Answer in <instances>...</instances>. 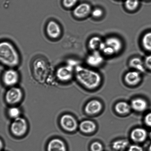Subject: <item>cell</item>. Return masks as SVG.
Wrapping results in <instances>:
<instances>
[{"instance_id":"obj_1","label":"cell","mask_w":151,"mask_h":151,"mask_svg":"<svg viewBox=\"0 0 151 151\" xmlns=\"http://www.w3.org/2000/svg\"><path fill=\"white\" fill-rule=\"evenodd\" d=\"M75 74L77 81L87 88L93 89L97 88L101 82L100 74L89 68L78 65L75 68Z\"/></svg>"},{"instance_id":"obj_2","label":"cell","mask_w":151,"mask_h":151,"mask_svg":"<svg viewBox=\"0 0 151 151\" xmlns=\"http://www.w3.org/2000/svg\"><path fill=\"white\" fill-rule=\"evenodd\" d=\"M0 60L3 65L9 68L19 65L20 57L18 52L11 42L3 41L0 44Z\"/></svg>"},{"instance_id":"obj_3","label":"cell","mask_w":151,"mask_h":151,"mask_svg":"<svg viewBox=\"0 0 151 151\" xmlns=\"http://www.w3.org/2000/svg\"><path fill=\"white\" fill-rule=\"evenodd\" d=\"M124 47L123 41L120 38L111 35L103 40L99 51L105 57H112L120 54Z\"/></svg>"},{"instance_id":"obj_4","label":"cell","mask_w":151,"mask_h":151,"mask_svg":"<svg viewBox=\"0 0 151 151\" xmlns=\"http://www.w3.org/2000/svg\"><path fill=\"white\" fill-rule=\"evenodd\" d=\"M28 125L24 118L19 117L13 119L10 127V131L13 135L16 137H22L27 132Z\"/></svg>"},{"instance_id":"obj_5","label":"cell","mask_w":151,"mask_h":151,"mask_svg":"<svg viewBox=\"0 0 151 151\" xmlns=\"http://www.w3.org/2000/svg\"><path fill=\"white\" fill-rule=\"evenodd\" d=\"M23 97V91L19 87H11L6 92V102L10 105H14L20 103Z\"/></svg>"},{"instance_id":"obj_6","label":"cell","mask_w":151,"mask_h":151,"mask_svg":"<svg viewBox=\"0 0 151 151\" xmlns=\"http://www.w3.org/2000/svg\"><path fill=\"white\" fill-rule=\"evenodd\" d=\"M86 63L92 68H98L105 63V56L99 50L91 51L86 59Z\"/></svg>"},{"instance_id":"obj_7","label":"cell","mask_w":151,"mask_h":151,"mask_svg":"<svg viewBox=\"0 0 151 151\" xmlns=\"http://www.w3.org/2000/svg\"><path fill=\"white\" fill-rule=\"evenodd\" d=\"M60 123L62 128L69 132H73L78 127V122L73 115L65 114L60 118Z\"/></svg>"},{"instance_id":"obj_8","label":"cell","mask_w":151,"mask_h":151,"mask_svg":"<svg viewBox=\"0 0 151 151\" xmlns=\"http://www.w3.org/2000/svg\"><path fill=\"white\" fill-rule=\"evenodd\" d=\"M75 70L73 65L71 64L60 66L56 71V77L60 81L68 82L73 78Z\"/></svg>"},{"instance_id":"obj_9","label":"cell","mask_w":151,"mask_h":151,"mask_svg":"<svg viewBox=\"0 0 151 151\" xmlns=\"http://www.w3.org/2000/svg\"><path fill=\"white\" fill-rule=\"evenodd\" d=\"M19 74L13 68L7 69L3 73V82L7 86L10 87L14 86L19 82Z\"/></svg>"},{"instance_id":"obj_10","label":"cell","mask_w":151,"mask_h":151,"mask_svg":"<svg viewBox=\"0 0 151 151\" xmlns=\"http://www.w3.org/2000/svg\"><path fill=\"white\" fill-rule=\"evenodd\" d=\"M92 9L91 6L88 3H81L74 7L73 14L74 17L77 19H85L89 16L91 15Z\"/></svg>"},{"instance_id":"obj_11","label":"cell","mask_w":151,"mask_h":151,"mask_svg":"<svg viewBox=\"0 0 151 151\" xmlns=\"http://www.w3.org/2000/svg\"><path fill=\"white\" fill-rule=\"evenodd\" d=\"M47 36L52 39H57L61 36L62 30L61 27L57 22L51 20L47 23L46 27Z\"/></svg>"},{"instance_id":"obj_12","label":"cell","mask_w":151,"mask_h":151,"mask_svg":"<svg viewBox=\"0 0 151 151\" xmlns=\"http://www.w3.org/2000/svg\"><path fill=\"white\" fill-rule=\"evenodd\" d=\"M142 73L137 71L132 70L126 73L124 80L129 85L134 86L140 82L142 80Z\"/></svg>"},{"instance_id":"obj_13","label":"cell","mask_w":151,"mask_h":151,"mask_svg":"<svg viewBox=\"0 0 151 151\" xmlns=\"http://www.w3.org/2000/svg\"><path fill=\"white\" fill-rule=\"evenodd\" d=\"M47 151H67L65 143L63 140L54 138L50 140L47 144Z\"/></svg>"},{"instance_id":"obj_14","label":"cell","mask_w":151,"mask_h":151,"mask_svg":"<svg viewBox=\"0 0 151 151\" xmlns=\"http://www.w3.org/2000/svg\"><path fill=\"white\" fill-rule=\"evenodd\" d=\"M102 108V103L99 101L93 100L87 103L84 108V110L87 114L93 115L100 112Z\"/></svg>"},{"instance_id":"obj_15","label":"cell","mask_w":151,"mask_h":151,"mask_svg":"<svg viewBox=\"0 0 151 151\" xmlns=\"http://www.w3.org/2000/svg\"><path fill=\"white\" fill-rule=\"evenodd\" d=\"M129 66L132 70L137 71L142 73L145 72L146 68L145 67L144 60L139 57H134L131 58L129 60Z\"/></svg>"},{"instance_id":"obj_16","label":"cell","mask_w":151,"mask_h":151,"mask_svg":"<svg viewBox=\"0 0 151 151\" xmlns=\"http://www.w3.org/2000/svg\"><path fill=\"white\" fill-rule=\"evenodd\" d=\"M147 136V131L144 129L141 128L134 129L131 134L132 140L136 142H142L145 140Z\"/></svg>"},{"instance_id":"obj_17","label":"cell","mask_w":151,"mask_h":151,"mask_svg":"<svg viewBox=\"0 0 151 151\" xmlns=\"http://www.w3.org/2000/svg\"><path fill=\"white\" fill-rule=\"evenodd\" d=\"M131 106L132 109L137 112H143L147 107V103L144 99L136 98L132 101Z\"/></svg>"},{"instance_id":"obj_18","label":"cell","mask_w":151,"mask_h":151,"mask_svg":"<svg viewBox=\"0 0 151 151\" xmlns=\"http://www.w3.org/2000/svg\"><path fill=\"white\" fill-rule=\"evenodd\" d=\"M103 40L100 37L94 35L91 37L87 42V47L91 51L100 50Z\"/></svg>"},{"instance_id":"obj_19","label":"cell","mask_w":151,"mask_h":151,"mask_svg":"<svg viewBox=\"0 0 151 151\" xmlns=\"http://www.w3.org/2000/svg\"><path fill=\"white\" fill-rule=\"evenodd\" d=\"M79 128L81 132L84 134H90L95 131L96 125L93 121L87 120L81 122Z\"/></svg>"},{"instance_id":"obj_20","label":"cell","mask_w":151,"mask_h":151,"mask_svg":"<svg viewBox=\"0 0 151 151\" xmlns=\"http://www.w3.org/2000/svg\"><path fill=\"white\" fill-rule=\"evenodd\" d=\"M140 44L145 51L151 52V32L143 34L140 40Z\"/></svg>"},{"instance_id":"obj_21","label":"cell","mask_w":151,"mask_h":151,"mask_svg":"<svg viewBox=\"0 0 151 151\" xmlns=\"http://www.w3.org/2000/svg\"><path fill=\"white\" fill-rule=\"evenodd\" d=\"M131 109V105L124 101L118 102L115 105V111L121 115L126 114L129 113Z\"/></svg>"},{"instance_id":"obj_22","label":"cell","mask_w":151,"mask_h":151,"mask_svg":"<svg viewBox=\"0 0 151 151\" xmlns=\"http://www.w3.org/2000/svg\"><path fill=\"white\" fill-rule=\"evenodd\" d=\"M140 4V0H125L124 5L127 11L134 12L138 9Z\"/></svg>"},{"instance_id":"obj_23","label":"cell","mask_w":151,"mask_h":151,"mask_svg":"<svg viewBox=\"0 0 151 151\" xmlns=\"http://www.w3.org/2000/svg\"><path fill=\"white\" fill-rule=\"evenodd\" d=\"M129 142L125 139H121L114 142L112 145V148L115 150H122L127 147Z\"/></svg>"},{"instance_id":"obj_24","label":"cell","mask_w":151,"mask_h":151,"mask_svg":"<svg viewBox=\"0 0 151 151\" xmlns=\"http://www.w3.org/2000/svg\"><path fill=\"white\" fill-rule=\"evenodd\" d=\"M7 114L11 119H16L20 116V109L16 106H12L7 110Z\"/></svg>"},{"instance_id":"obj_25","label":"cell","mask_w":151,"mask_h":151,"mask_svg":"<svg viewBox=\"0 0 151 151\" xmlns=\"http://www.w3.org/2000/svg\"><path fill=\"white\" fill-rule=\"evenodd\" d=\"M104 15V12L103 9L99 7H96L92 9L91 16L93 18L99 20L102 18Z\"/></svg>"},{"instance_id":"obj_26","label":"cell","mask_w":151,"mask_h":151,"mask_svg":"<svg viewBox=\"0 0 151 151\" xmlns=\"http://www.w3.org/2000/svg\"><path fill=\"white\" fill-rule=\"evenodd\" d=\"M78 0H63V6L67 9L74 8L77 5Z\"/></svg>"},{"instance_id":"obj_27","label":"cell","mask_w":151,"mask_h":151,"mask_svg":"<svg viewBox=\"0 0 151 151\" xmlns=\"http://www.w3.org/2000/svg\"><path fill=\"white\" fill-rule=\"evenodd\" d=\"M90 149L91 151H102L103 147L102 145L99 142H95L92 143Z\"/></svg>"},{"instance_id":"obj_28","label":"cell","mask_w":151,"mask_h":151,"mask_svg":"<svg viewBox=\"0 0 151 151\" xmlns=\"http://www.w3.org/2000/svg\"><path fill=\"white\" fill-rule=\"evenodd\" d=\"M143 60L146 69L151 70V54L146 56Z\"/></svg>"},{"instance_id":"obj_29","label":"cell","mask_w":151,"mask_h":151,"mask_svg":"<svg viewBox=\"0 0 151 151\" xmlns=\"http://www.w3.org/2000/svg\"><path fill=\"white\" fill-rule=\"evenodd\" d=\"M145 122L148 126L151 127V112H149L145 116Z\"/></svg>"},{"instance_id":"obj_30","label":"cell","mask_w":151,"mask_h":151,"mask_svg":"<svg viewBox=\"0 0 151 151\" xmlns=\"http://www.w3.org/2000/svg\"><path fill=\"white\" fill-rule=\"evenodd\" d=\"M128 151H143L142 147L137 145H132L130 146Z\"/></svg>"},{"instance_id":"obj_31","label":"cell","mask_w":151,"mask_h":151,"mask_svg":"<svg viewBox=\"0 0 151 151\" xmlns=\"http://www.w3.org/2000/svg\"><path fill=\"white\" fill-rule=\"evenodd\" d=\"M149 151H151V145H150V147H149Z\"/></svg>"},{"instance_id":"obj_32","label":"cell","mask_w":151,"mask_h":151,"mask_svg":"<svg viewBox=\"0 0 151 151\" xmlns=\"http://www.w3.org/2000/svg\"><path fill=\"white\" fill-rule=\"evenodd\" d=\"M149 135H150V137L151 138V131L150 132V134H149Z\"/></svg>"}]
</instances>
